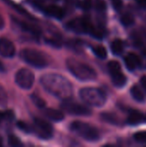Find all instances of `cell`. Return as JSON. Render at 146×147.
<instances>
[{"label": "cell", "instance_id": "obj_9", "mask_svg": "<svg viewBox=\"0 0 146 147\" xmlns=\"http://www.w3.org/2000/svg\"><path fill=\"white\" fill-rule=\"evenodd\" d=\"M34 131L41 139L48 140L52 136V127L45 120L40 118L34 119Z\"/></svg>", "mask_w": 146, "mask_h": 147}, {"label": "cell", "instance_id": "obj_36", "mask_svg": "<svg viewBox=\"0 0 146 147\" xmlns=\"http://www.w3.org/2000/svg\"><path fill=\"white\" fill-rule=\"evenodd\" d=\"M4 66H3V63L0 61V72H3L4 71Z\"/></svg>", "mask_w": 146, "mask_h": 147}, {"label": "cell", "instance_id": "obj_25", "mask_svg": "<svg viewBox=\"0 0 146 147\" xmlns=\"http://www.w3.org/2000/svg\"><path fill=\"white\" fill-rule=\"evenodd\" d=\"M31 99L32 102L35 104V106H37L40 109H43L46 106V102L40 96H36V95H32L31 96Z\"/></svg>", "mask_w": 146, "mask_h": 147}, {"label": "cell", "instance_id": "obj_1", "mask_svg": "<svg viewBox=\"0 0 146 147\" xmlns=\"http://www.w3.org/2000/svg\"><path fill=\"white\" fill-rule=\"evenodd\" d=\"M44 88L53 96L67 99L72 94L71 83L64 77L58 74H46L40 78Z\"/></svg>", "mask_w": 146, "mask_h": 147}, {"label": "cell", "instance_id": "obj_34", "mask_svg": "<svg viewBox=\"0 0 146 147\" xmlns=\"http://www.w3.org/2000/svg\"><path fill=\"white\" fill-rule=\"evenodd\" d=\"M139 4L143 8H146V0H137Z\"/></svg>", "mask_w": 146, "mask_h": 147}, {"label": "cell", "instance_id": "obj_31", "mask_svg": "<svg viewBox=\"0 0 146 147\" xmlns=\"http://www.w3.org/2000/svg\"><path fill=\"white\" fill-rule=\"evenodd\" d=\"M111 3H112L113 7L116 10H120L123 6V3H122L121 0H111Z\"/></svg>", "mask_w": 146, "mask_h": 147}, {"label": "cell", "instance_id": "obj_37", "mask_svg": "<svg viewBox=\"0 0 146 147\" xmlns=\"http://www.w3.org/2000/svg\"><path fill=\"white\" fill-rule=\"evenodd\" d=\"M3 146V139H2V137L0 136V146Z\"/></svg>", "mask_w": 146, "mask_h": 147}, {"label": "cell", "instance_id": "obj_30", "mask_svg": "<svg viewBox=\"0 0 146 147\" xmlns=\"http://www.w3.org/2000/svg\"><path fill=\"white\" fill-rule=\"evenodd\" d=\"M79 6L83 9H85V10H88L91 7H92V2L91 0H83L80 3Z\"/></svg>", "mask_w": 146, "mask_h": 147}, {"label": "cell", "instance_id": "obj_8", "mask_svg": "<svg viewBox=\"0 0 146 147\" xmlns=\"http://www.w3.org/2000/svg\"><path fill=\"white\" fill-rule=\"evenodd\" d=\"M15 80L16 84L20 88L28 90V89H30L32 85L34 84V76L31 71L23 68V69L19 70L16 72Z\"/></svg>", "mask_w": 146, "mask_h": 147}, {"label": "cell", "instance_id": "obj_6", "mask_svg": "<svg viewBox=\"0 0 146 147\" xmlns=\"http://www.w3.org/2000/svg\"><path fill=\"white\" fill-rule=\"evenodd\" d=\"M61 108L63 110L72 115H91V110L84 105H82L78 102H73L67 99H65L63 103L61 104Z\"/></svg>", "mask_w": 146, "mask_h": 147}, {"label": "cell", "instance_id": "obj_10", "mask_svg": "<svg viewBox=\"0 0 146 147\" xmlns=\"http://www.w3.org/2000/svg\"><path fill=\"white\" fill-rule=\"evenodd\" d=\"M15 53L14 44L7 38H0V55L4 58H11Z\"/></svg>", "mask_w": 146, "mask_h": 147}, {"label": "cell", "instance_id": "obj_3", "mask_svg": "<svg viewBox=\"0 0 146 147\" xmlns=\"http://www.w3.org/2000/svg\"><path fill=\"white\" fill-rule=\"evenodd\" d=\"M79 96L81 99L89 106L102 107L106 102L105 93L97 88H83L80 90Z\"/></svg>", "mask_w": 146, "mask_h": 147}, {"label": "cell", "instance_id": "obj_22", "mask_svg": "<svg viewBox=\"0 0 146 147\" xmlns=\"http://www.w3.org/2000/svg\"><path fill=\"white\" fill-rule=\"evenodd\" d=\"M120 22L121 23L125 26V27H130L132 25L134 24V17L133 15L129 14V13H126V14H124L121 18H120Z\"/></svg>", "mask_w": 146, "mask_h": 147}, {"label": "cell", "instance_id": "obj_12", "mask_svg": "<svg viewBox=\"0 0 146 147\" xmlns=\"http://www.w3.org/2000/svg\"><path fill=\"white\" fill-rule=\"evenodd\" d=\"M124 60H125L126 66V68L129 71L136 70L139 67H140V65H141V59H140V58L137 54H135L133 53H128L125 57Z\"/></svg>", "mask_w": 146, "mask_h": 147}, {"label": "cell", "instance_id": "obj_4", "mask_svg": "<svg viewBox=\"0 0 146 147\" xmlns=\"http://www.w3.org/2000/svg\"><path fill=\"white\" fill-rule=\"evenodd\" d=\"M70 127L72 132L86 140L96 141L100 138L99 131L88 123L82 121H74L71 124Z\"/></svg>", "mask_w": 146, "mask_h": 147}, {"label": "cell", "instance_id": "obj_19", "mask_svg": "<svg viewBox=\"0 0 146 147\" xmlns=\"http://www.w3.org/2000/svg\"><path fill=\"white\" fill-rule=\"evenodd\" d=\"M6 2L7 3H9V4L11 6V7H13L18 13H20L21 15H22V16H25L26 17H28L30 20H33V21H35L36 19L31 15V14H29L28 12H27L22 7H21L20 5H18V4H16V3H15L14 2H12V1H9V0H6Z\"/></svg>", "mask_w": 146, "mask_h": 147}, {"label": "cell", "instance_id": "obj_11", "mask_svg": "<svg viewBox=\"0 0 146 147\" xmlns=\"http://www.w3.org/2000/svg\"><path fill=\"white\" fill-rule=\"evenodd\" d=\"M43 12L51 17H54L56 19H62L65 16V10L63 8L58 6V5H48L46 7H43L41 9Z\"/></svg>", "mask_w": 146, "mask_h": 147}, {"label": "cell", "instance_id": "obj_32", "mask_svg": "<svg viewBox=\"0 0 146 147\" xmlns=\"http://www.w3.org/2000/svg\"><path fill=\"white\" fill-rule=\"evenodd\" d=\"M96 9L97 10H99V11H104L106 9V3H105L104 1L99 0V1L96 2Z\"/></svg>", "mask_w": 146, "mask_h": 147}, {"label": "cell", "instance_id": "obj_20", "mask_svg": "<svg viewBox=\"0 0 146 147\" xmlns=\"http://www.w3.org/2000/svg\"><path fill=\"white\" fill-rule=\"evenodd\" d=\"M101 116H102V119L104 121H106V122H108L110 124H114V125H118L119 124V119L114 114H111V113H102Z\"/></svg>", "mask_w": 146, "mask_h": 147}, {"label": "cell", "instance_id": "obj_21", "mask_svg": "<svg viewBox=\"0 0 146 147\" xmlns=\"http://www.w3.org/2000/svg\"><path fill=\"white\" fill-rule=\"evenodd\" d=\"M93 50V53L100 59H106L107 56H108V53H107V49L103 47V46H95L93 47L92 48Z\"/></svg>", "mask_w": 146, "mask_h": 147}, {"label": "cell", "instance_id": "obj_33", "mask_svg": "<svg viewBox=\"0 0 146 147\" xmlns=\"http://www.w3.org/2000/svg\"><path fill=\"white\" fill-rule=\"evenodd\" d=\"M140 84H141V85H142V87L145 89L146 90V76L145 75H144V76H142L141 77V78H140Z\"/></svg>", "mask_w": 146, "mask_h": 147}, {"label": "cell", "instance_id": "obj_27", "mask_svg": "<svg viewBox=\"0 0 146 147\" xmlns=\"http://www.w3.org/2000/svg\"><path fill=\"white\" fill-rule=\"evenodd\" d=\"M134 140L139 143H146V131L138 132L133 136Z\"/></svg>", "mask_w": 146, "mask_h": 147}, {"label": "cell", "instance_id": "obj_2", "mask_svg": "<svg viewBox=\"0 0 146 147\" xmlns=\"http://www.w3.org/2000/svg\"><path fill=\"white\" fill-rule=\"evenodd\" d=\"M66 65L73 76L82 81H90L96 78V71L89 65L75 59H68Z\"/></svg>", "mask_w": 146, "mask_h": 147}, {"label": "cell", "instance_id": "obj_7", "mask_svg": "<svg viewBox=\"0 0 146 147\" xmlns=\"http://www.w3.org/2000/svg\"><path fill=\"white\" fill-rule=\"evenodd\" d=\"M67 28L71 31H74L78 34L82 33H89L91 28H93V24L90 20L87 17H79L75 18L70 21L67 23Z\"/></svg>", "mask_w": 146, "mask_h": 147}, {"label": "cell", "instance_id": "obj_14", "mask_svg": "<svg viewBox=\"0 0 146 147\" xmlns=\"http://www.w3.org/2000/svg\"><path fill=\"white\" fill-rule=\"evenodd\" d=\"M15 22H16L22 29H24L25 31H27V32H28V33L34 34V35L39 36V35L40 34V33H41V32H40V29L37 26H35V25H33V24L28 23V22H26L19 21V20H17V19H15Z\"/></svg>", "mask_w": 146, "mask_h": 147}, {"label": "cell", "instance_id": "obj_23", "mask_svg": "<svg viewBox=\"0 0 146 147\" xmlns=\"http://www.w3.org/2000/svg\"><path fill=\"white\" fill-rule=\"evenodd\" d=\"M108 71L110 74L116 72V71H121V67H120V63L118 61H115V60H112V61L108 62Z\"/></svg>", "mask_w": 146, "mask_h": 147}, {"label": "cell", "instance_id": "obj_29", "mask_svg": "<svg viewBox=\"0 0 146 147\" xmlns=\"http://www.w3.org/2000/svg\"><path fill=\"white\" fill-rule=\"evenodd\" d=\"M16 125H17L18 128H20L22 131H23V132H25V133H30V132L32 131V128H31L28 124H26V123L23 122V121H18V122L16 123Z\"/></svg>", "mask_w": 146, "mask_h": 147}, {"label": "cell", "instance_id": "obj_13", "mask_svg": "<svg viewBox=\"0 0 146 147\" xmlns=\"http://www.w3.org/2000/svg\"><path fill=\"white\" fill-rule=\"evenodd\" d=\"M43 113L46 118L53 121H61L65 118V115L62 111L53 109H46Z\"/></svg>", "mask_w": 146, "mask_h": 147}, {"label": "cell", "instance_id": "obj_28", "mask_svg": "<svg viewBox=\"0 0 146 147\" xmlns=\"http://www.w3.org/2000/svg\"><path fill=\"white\" fill-rule=\"evenodd\" d=\"M8 140H9V145L11 146H22L20 140L14 135H9Z\"/></svg>", "mask_w": 146, "mask_h": 147}, {"label": "cell", "instance_id": "obj_5", "mask_svg": "<svg viewBox=\"0 0 146 147\" xmlns=\"http://www.w3.org/2000/svg\"><path fill=\"white\" fill-rule=\"evenodd\" d=\"M21 58L28 65L36 67V68H44L47 65L48 62L45 56L39 51L31 49V48H26L22 50Z\"/></svg>", "mask_w": 146, "mask_h": 147}, {"label": "cell", "instance_id": "obj_35", "mask_svg": "<svg viewBox=\"0 0 146 147\" xmlns=\"http://www.w3.org/2000/svg\"><path fill=\"white\" fill-rule=\"evenodd\" d=\"M3 26H4V20H3V16L0 15V29H1V28H3Z\"/></svg>", "mask_w": 146, "mask_h": 147}, {"label": "cell", "instance_id": "obj_26", "mask_svg": "<svg viewBox=\"0 0 146 147\" xmlns=\"http://www.w3.org/2000/svg\"><path fill=\"white\" fill-rule=\"evenodd\" d=\"M14 113L11 110L9 111H5V112H2L0 111V122L6 120V121H11L14 118Z\"/></svg>", "mask_w": 146, "mask_h": 147}, {"label": "cell", "instance_id": "obj_24", "mask_svg": "<svg viewBox=\"0 0 146 147\" xmlns=\"http://www.w3.org/2000/svg\"><path fill=\"white\" fill-rule=\"evenodd\" d=\"M89 34H91L94 38H96V39H102L104 37V31L102 29H101L100 28H96L93 26V28H91V30L89 31Z\"/></svg>", "mask_w": 146, "mask_h": 147}, {"label": "cell", "instance_id": "obj_15", "mask_svg": "<svg viewBox=\"0 0 146 147\" xmlns=\"http://www.w3.org/2000/svg\"><path fill=\"white\" fill-rule=\"evenodd\" d=\"M145 120L144 115L140 113L139 111L133 110L130 112L128 118H127V123L129 125H138L142 122H144Z\"/></svg>", "mask_w": 146, "mask_h": 147}, {"label": "cell", "instance_id": "obj_16", "mask_svg": "<svg viewBox=\"0 0 146 147\" xmlns=\"http://www.w3.org/2000/svg\"><path fill=\"white\" fill-rule=\"evenodd\" d=\"M111 78H112V82L114 84V86L121 88L126 84V77L121 72V71L111 73Z\"/></svg>", "mask_w": 146, "mask_h": 147}, {"label": "cell", "instance_id": "obj_18", "mask_svg": "<svg viewBox=\"0 0 146 147\" xmlns=\"http://www.w3.org/2000/svg\"><path fill=\"white\" fill-rule=\"evenodd\" d=\"M131 95L133 97V99L136 100L137 102H142L145 101V95L140 90V88L137 85H133L131 88Z\"/></svg>", "mask_w": 146, "mask_h": 147}, {"label": "cell", "instance_id": "obj_17", "mask_svg": "<svg viewBox=\"0 0 146 147\" xmlns=\"http://www.w3.org/2000/svg\"><path fill=\"white\" fill-rule=\"evenodd\" d=\"M111 51L114 55H120L124 51V43L121 40L116 39L111 43Z\"/></svg>", "mask_w": 146, "mask_h": 147}]
</instances>
